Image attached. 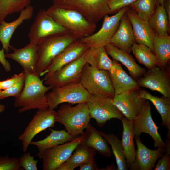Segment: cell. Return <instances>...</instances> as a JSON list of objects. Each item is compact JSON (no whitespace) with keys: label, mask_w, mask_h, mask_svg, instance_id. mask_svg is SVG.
Here are the masks:
<instances>
[{"label":"cell","mask_w":170,"mask_h":170,"mask_svg":"<svg viewBox=\"0 0 170 170\" xmlns=\"http://www.w3.org/2000/svg\"><path fill=\"white\" fill-rule=\"evenodd\" d=\"M23 71L25 74L23 88L19 95L15 98L14 104V107H21L18 113L20 114L31 109L42 110L48 109L46 93L52 89V87L45 86L43 80H41L37 74Z\"/></svg>","instance_id":"6da1fadb"},{"label":"cell","mask_w":170,"mask_h":170,"mask_svg":"<svg viewBox=\"0 0 170 170\" xmlns=\"http://www.w3.org/2000/svg\"><path fill=\"white\" fill-rule=\"evenodd\" d=\"M46 11L57 23L78 40L92 34L96 29V24L90 22L76 11L53 4Z\"/></svg>","instance_id":"7a4b0ae2"},{"label":"cell","mask_w":170,"mask_h":170,"mask_svg":"<svg viewBox=\"0 0 170 170\" xmlns=\"http://www.w3.org/2000/svg\"><path fill=\"white\" fill-rule=\"evenodd\" d=\"M68 32L50 36L37 43V74L40 77L53 60L68 45L77 40Z\"/></svg>","instance_id":"3957f363"},{"label":"cell","mask_w":170,"mask_h":170,"mask_svg":"<svg viewBox=\"0 0 170 170\" xmlns=\"http://www.w3.org/2000/svg\"><path fill=\"white\" fill-rule=\"evenodd\" d=\"M72 105L63 103L56 112V120L64 125L68 133L75 137L82 134L91 118L87 102Z\"/></svg>","instance_id":"277c9868"},{"label":"cell","mask_w":170,"mask_h":170,"mask_svg":"<svg viewBox=\"0 0 170 170\" xmlns=\"http://www.w3.org/2000/svg\"><path fill=\"white\" fill-rule=\"evenodd\" d=\"M79 82L90 94H101L113 98L114 90L108 71L99 70L86 63Z\"/></svg>","instance_id":"5b68a950"},{"label":"cell","mask_w":170,"mask_h":170,"mask_svg":"<svg viewBox=\"0 0 170 170\" xmlns=\"http://www.w3.org/2000/svg\"><path fill=\"white\" fill-rule=\"evenodd\" d=\"M110 0H52L53 4L76 11L90 22L96 24L110 13Z\"/></svg>","instance_id":"8992f818"},{"label":"cell","mask_w":170,"mask_h":170,"mask_svg":"<svg viewBox=\"0 0 170 170\" xmlns=\"http://www.w3.org/2000/svg\"><path fill=\"white\" fill-rule=\"evenodd\" d=\"M46 95L48 109L54 110L61 104L73 105L87 102L90 94L78 82L53 88Z\"/></svg>","instance_id":"52a82bcc"},{"label":"cell","mask_w":170,"mask_h":170,"mask_svg":"<svg viewBox=\"0 0 170 170\" xmlns=\"http://www.w3.org/2000/svg\"><path fill=\"white\" fill-rule=\"evenodd\" d=\"M113 98L101 94H90L87 102L91 118L102 127L113 118L121 120L124 116L113 104Z\"/></svg>","instance_id":"ba28073f"},{"label":"cell","mask_w":170,"mask_h":170,"mask_svg":"<svg viewBox=\"0 0 170 170\" xmlns=\"http://www.w3.org/2000/svg\"><path fill=\"white\" fill-rule=\"evenodd\" d=\"M57 122L56 112L48 109L38 110L18 137L22 144L24 152L27 151L33 138L40 132L50 127H53Z\"/></svg>","instance_id":"9c48e42d"},{"label":"cell","mask_w":170,"mask_h":170,"mask_svg":"<svg viewBox=\"0 0 170 170\" xmlns=\"http://www.w3.org/2000/svg\"><path fill=\"white\" fill-rule=\"evenodd\" d=\"M129 7V6L124 7L111 16L106 15L103 18V24L98 31L79 40L89 47H104L110 43L118 28L121 17Z\"/></svg>","instance_id":"30bf717a"},{"label":"cell","mask_w":170,"mask_h":170,"mask_svg":"<svg viewBox=\"0 0 170 170\" xmlns=\"http://www.w3.org/2000/svg\"><path fill=\"white\" fill-rule=\"evenodd\" d=\"M67 32L66 30L57 23L46 10L41 9L30 28L28 36L30 42L37 43L46 37Z\"/></svg>","instance_id":"8fae6325"},{"label":"cell","mask_w":170,"mask_h":170,"mask_svg":"<svg viewBox=\"0 0 170 170\" xmlns=\"http://www.w3.org/2000/svg\"><path fill=\"white\" fill-rule=\"evenodd\" d=\"M85 53L79 59L55 71L45 80L44 84L51 86L53 88L68 84L79 82L82 68L86 63Z\"/></svg>","instance_id":"7c38bea8"},{"label":"cell","mask_w":170,"mask_h":170,"mask_svg":"<svg viewBox=\"0 0 170 170\" xmlns=\"http://www.w3.org/2000/svg\"><path fill=\"white\" fill-rule=\"evenodd\" d=\"M159 128L153 120L150 102L147 100L140 113L133 122L134 136H140L143 133H147L153 139L155 147L165 148L166 144L158 132Z\"/></svg>","instance_id":"4fadbf2b"},{"label":"cell","mask_w":170,"mask_h":170,"mask_svg":"<svg viewBox=\"0 0 170 170\" xmlns=\"http://www.w3.org/2000/svg\"><path fill=\"white\" fill-rule=\"evenodd\" d=\"M83 140L80 135L72 140L47 150L42 158V169L56 170L71 155Z\"/></svg>","instance_id":"5bb4252c"},{"label":"cell","mask_w":170,"mask_h":170,"mask_svg":"<svg viewBox=\"0 0 170 170\" xmlns=\"http://www.w3.org/2000/svg\"><path fill=\"white\" fill-rule=\"evenodd\" d=\"M156 66L148 69L136 81L140 87L157 91L163 96L170 98L169 70Z\"/></svg>","instance_id":"9a60e30c"},{"label":"cell","mask_w":170,"mask_h":170,"mask_svg":"<svg viewBox=\"0 0 170 170\" xmlns=\"http://www.w3.org/2000/svg\"><path fill=\"white\" fill-rule=\"evenodd\" d=\"M141 89L128 91L115 95L113 103L128 120L133 122L140 113L147 100L140 96Z\"/></svg>","instance_id":"2e32d148"},{"label":"cell","mask_w":170,"mask_h":170,"mask_svg":"<svg viewBox=\"0 0 170 170\" xmlns=\"http://www.w3.org/2000/svg\"><path fill=\"white\" fill-rule=\"evenodd\" d=\"M89 46L79 39L71 43L57 55L42 74L45 81L63 66L79 59L86 52Z\"/></svg>","instance_id":"e0dca14e"},{"label":"cell","mask_w":170,"mask_h":170,"mask_svg":"<svg viewBox=\"0 0 170 170\" xmlns=\"http://www.w3.org/2000/svg\"><path fill=\"white\" fill-rule=\"evenodd\" d=\"M136 144L135 159L129 169L130 170H151L155 167L157 160L165 152V148L157 147L156 150H151L144 144L139 136L134 137Z\"/></svg>","instance_id":"ac0fdd59"},{"label":"cell","mask_w":170,"mask_h":170,"mask_svg":"<svg viewBox=\"0 0 170 170\" xmlns=\"http://www.w3.org/2000/svg\"><path fill=\"white\" fill-rule=\"evenodd\" d=\"M125 13L131 24L136 43L146 45L154 52L153 41L156 34L149 20L140 18L130 7Z\"/></svg>","instance_id":"d6986e66"},{"label":"cell","mask_w":170,"mask_h":170,"mask_svg":"<svg viewBox=\"0 0 170 170\" xmlns=\"http://www.w3.org/2000/svg\"><path fill=\"white\" fill-rule=\"evenodd\" d=\"M10 48L14 52L5 54L6 58H10L17 62L24 71L32 74H37L36 71L37 60V43L30 42L28 44L21 48L17 49L12 46Z\"/></svg>","instance_id":"ffe728a7"},{"label":"cell","mask_w":170,"mask_h":170,"mask_svg":"<svg viewBox=\"0 0 170 170\" xmlns=\"http://www.w3.org/2000/svg\"><path fill=\"white\" fill-rule=\"evenodd\" d=\"M136 43L131 22L125 13L121 17L119 26L110 43L118 48L130 53Z\"/></svg>","instance_id":"44dd1931"},{"label":"cell","mask_w":170,"mask_h":170,"mask_svg":"<svg viewBox=\"0 0 170 170\" xmlns=\"http://www.w3.org/2000/svg\"><path fill=\"white\" fill-rule=\"evenodd\" d=\"M108 72L115 95L139 88L137 81L125 72L116 60H113V66Z\"/></svg>","instance_id":"7402d4cb"},{"label":"cell","mask_w":170,"mask_h":170,"mask_svg":"<svg viewBox=\"0 0 170 170\" xmlns=\"http://www.w3.org/2000/svg\"><path fill=\"white\" fill-rule=\"evenodd\" d=\"M33 10V7L29 5L20 12L19 16L14 20L7 22L4 20L0 22V41L2 48L7 53L11 47L10 42L15 30L24 21L32 17Z\"/></svg>","instance_id":"603a6c76"},{"label":"cell","mask_w":170,"mask_h":170,"mask_svg":"<svg viewBox=\"0 0 170 170\" xmlns=\"http://www.w3.org/2000/svg\"><path fill=\"white\" fill-rule=\"evenodd\" d=\"M107 54L113 59L122 63L128 69L130 76L137 81L146 71L139 66L135 59L128 53L121 50L111 43L104 46Z\"/></svg>","instance_id":"cb8c5ba5"},{"label":"cell","mask_w":170,"mask_h":170,"mask_svg":"<svg viewBox=\"0 0 170 170\" xmlns=\"http://www.w3.org/2000/svg\"><path fill=\"white\" fill-rule=\"evenodd\" d=\"M49 129L51 133L46 138L39 141H31L30 143V144L37 147L38 151L37 155L41 159H42L45 152L48 149L70 141L75 138L65 130H55L50 128Z\"/></svg>","instance_id":"d4e9b609"},{"label":"cell","mask_w":170,"mask_h":170,"mask_svg":"<svg viewBox=\"0 0 170 170\" xmlns=\"http://www.w3.org/2000/svg\"><path fill=\"white\" fill-rule=\"evenodd\" d=\"M81 135L83 140L82 142L86 146L92 148L100 154L106 157H110L112 152L110 148L106 139L90 123Z\"/></svg>","instance_id":"484cf974"},{"label":"cell","mask_w":170,"mask_h":170,"mask_svg":"<svg viewBox=\"0 0 170 170\" xmlns=\"http://www.w3.org/2000/svg\"><path fill=\"white\" fill-rule=\"evenodd\" d=\"M121 121L123 128L121 142L127 166L129 169L135 160L136 153L133 132V122L128 120L124 116Z\"/></svg>","instance_id":"4316f807"},{"label":"cell","mask_w":170,"mask_h":170,"mask_svg":"<svg viewBox=\"0 0 170 170\" xmlns=\"http://www.w3.org/2000/svg\"><path fill=\"white\" fill-rule=\"evenodd\" d=\"M140 96L144 99L150 101L160 115L161 125L168 129L167 137L170 139V98L162 96L158 97L151 94L145 90H141Z\"/></svg>","instance_id":"83f0119b"},{"label":"cell","mask_w":170,"mask_h":170,"mask_svg":"<svg viewBox=\"0 0 170 170\" xmlns=\"http://www.w3.org/2000/svg\"><path fill=\"white\" fill-rule=\"evenodd\" d=\"M86 62L97 69L109 71L113 60L108 57L104 46L90 47L85 53Z\"/></svg>","instance_id":"f1b7e54d"},{"label":"cell","mask_w":170,"mask_h":170,"mask_svg":"<svg viewBox=\"0 0 170 170\" xmlns=\"http://www.w3.org/2000/svg\"><path fill=\"white\" fill-rule=\"evenodd\" d=\"M154 53L157 66L166 67L170 59V36H161L155 34L153 41Z\"/></svg>","instance_id":"f546056e"},{"label":"cell","mask_w":170,"mask_h":170,"mask_svg":"<svg viewBox=\"0 0 170 170\" xmlns=\"http://www.w3.org/2000/svg\"><path fill=\"white\" fill-rule=\"evenodd\" d=\"M96 150L82 142L76 148L69 158L64 163L69 170H73L86 163L94 161Z\"/></svg>","instance_id":"4dcf8cb0"},{"label":"cell","mask_w":170,"mask_h":170,"mask_svg":"<svg viewBox=\"0 0 170 170\" xmlns=\"http://www.w3.org/2000/svg\"><path fill=\"white\" fill-rule=\"evenodd\" d=\"M149 21L156 34L163 36L169 35L170 22L163 5L157 6Z\"/></svg>","instance_id":"1f68e13d"},{"label":"cell","mask_w":170,"mask_h":170,"mask_svg":"<svg viewBox=\"0 0 170 170\" xmlns=\"http://www.w3.org/2000/svg\"><path fill=\"white\" fill-rule=\"evenodd\" d=\"M98 131L111 147L117 165V170L128 169L123 149L119 138L114 133H107L104 132Z\"/></svg>","instance_id":"d6a6232c"},{"label":"cell","mask_w":170,"mask_h":170,"mask_svg":"<svg viewBox=\"0 0 170 170\" xmlns=\"http://www.w3.org/2000/svg\"><path fill=\"white\" fill-rule=\"evenodd\" d=\"M138 62L146 67L148 69L156 66V60L154 53L146 45L134 43L131 50Z\"/></svg>","instance_id":"836d02e7"},{"label":"cell","mask_w":170,"mask_h":170,"mask_svg":"<svg viewBox=\"0 0 170 170\" xmlns=\"http://www.w3.org/2000/svg\"><path fill=\"white\" fill-rule=\"evenodd\" d=\"M31 0H0V22L8 15L20 12L30 5Z\"/></svg>","instance_id":"e575fe53"},{"label":"cell","mask_w":170,"mask_h":170,"mask_svg":"<svg viewBox=\"0 0 170 170\" xmlns=\"http://www.w3.org/2000/svg\"><path fill=\"white\" fill-rule=\"evenodd\" d=\"M157 0H137L129 5L141 18L149 20L157 7Z\"/></svg>","instance_id":"d590c367"},{"label":"cell","mask_w":170,"mask_h":170,"mask_svg":"<svg viewBox=\"0 0 170 170\" xmlns=\"http://www.w3.org/2000/svg\"><path fill=\"white\" fill-rule=\"evenodd\" d=\"M25 77L14 86L0 91V100L9 97H17L21 92L24 86Z\"/></svg>","instance_id":"8d00e7d4"},{"label":"cell","mask_w":170,"mask_h":170,"mask_svg":"<svg viewBox=\"0 0 170 170\" xmlns=\"http://www.w3.org/2000/svg\"><path fill=\"white\" fill-rule=\"evenodd\" d=\"M21 166L19 159L8 156H0V170H20Z\"/></svg>","instance_id":"74e56055"},{"label":"cell","mask_w":170,"mask_h":170,"mask_svg":"<svg viewBox=\"0 0 170 170\" xmlns=\"http://www.w3.org/2000/svg\"><path fill=\"white\" fill-rule=\"evenodd\" d=\"M30 152L25 153L19 159L21 167L25 170H37V164L39 160H35Z\"/></svg>","instance_id":"f35d334b"},{"label":"cell","mask_w":170,"mask_h":170,"mask_svg":"<svg viewBox=\"0 0 170 170\" xmlns=\"http://www.w3.org/2000/svg\"><path fill=\"white\" fill-rule=\"evenodd\" d=\"M137 0H110L109 3L110 13L117 12L122 8L129 6Z\"/></svg>","instance_id":"ab89813d"},{"label":"cell","mask_w":170,"mask_h":170,"mask_svg":"<svg viewBox=\"0 0 170 170\" xmlns=\"http://www.w3.org/2000/svg\"><path fill=\"white\" fill-rule=\"evenodd\" d=\"M25 76V72L23 71L19 74H14L10 77H8L5 80L0 81L2 90L14 86Z\"/></svg>","instance_id":"60d3db41"},{"label":"cell","mask_w":170,"mask_h":170,"mask_svg":"<svg viewBox=\"0 0 170 170\" xmlns=\"http://www.w3.org/2000/svg\"><path fill=\"white\" fill-rule=\"evenodd\" d=\"M158 159L154 170H170V154L165 152Z\"/></svg>","instance_id":"b9f144b4"},{"label":"cell","mask_w":170,"mask_h":170,"mask_svg":"<svg viewBox=\"0 0 170 170\" xmlns=\"http://www.w3.org/2000/svg\"><path fill=\"white\" fill-rule=\"evenodd\" d=\"M4 50L2 48L0 50V63L2 65L5 71L8 72L11 70V66L9 62L6 59Z\"/></svg>","instance_id":"7bdbcfd3"},{"label":"cell","mask_w":170,"mask_h":170,"mask_svg":"<svg viewBox=\"0 0 170 170\" xmlns=\"http://www.w3.org/2000/svg\"><path fill=\"white\" fill-rule=\"evenodd\" d=\"M80 170H101L98 168L95 160L83 164L79 167Z\"/></svg>","instance_id":"ee69618b"},{"label":"cell","mask_w":170,"mask_h":170,"mask_svg":"<svg viewBox=\"0 0 170 170\" xmlns=\"http://www.w3.org/2000/svg\"><path fill=\"white\" fill-rule=\"evenodd\" d=\"M162 5L167 13L169 21L170 22V0H164Z\"/></svg>","instance_id":"f6af8a7d"},{"label":"cell","mask_w":170,"mask_h":170,"mask_svg":"<svg viewBox=\"0 0 170 170\" xmlns=\"http://www.w3.org/2000/svg\"><path fill=\"white\" fill-rule=\"evenodd\" d=\"M5 108V106L3 104L0 105V113L3 111Z\"/></svg>","instance_id":"bcb514c9"},{"label":"cell","mask_w":170,"mask_h":170,"mask_svg":"<svg viewBox=\"0 0 170 170\" xmlns=\"http://www.w3.org/2000/svg\"><path fill=\"white\" fill-rule=\"evenodd\" d=\"M164 0H157V5H162Z\"/></svg>","instance_id":"7dc6e473"},{"label":"cell","mask_w":170,"mask_h":170,"mask_svg":"<svg viewBox=\"0 0 170 170\" xmlns=\"http://www.w3.org/2000/svg\"><path fill=\"white\" fill-rule=\"evenodd\" d=\"M1 90H2V89H1V85H0V91H1Z\"/></svg>","instance_id":"c3c4849f"}]
</instances>
